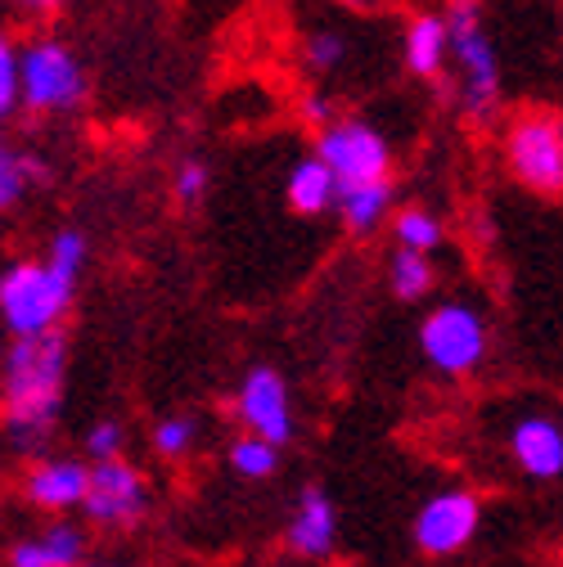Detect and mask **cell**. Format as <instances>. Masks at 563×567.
Here are the masks:
<instances>
[{"label": "cell", "mask_w": 563, "mask_h": 567, "mask_svg": "<svg viewBox=\"0 0 563 567\" xmlns=\"http://www.w3.org/2000/svg\"><path fill=\"white\" fill-rule=\"evenodd\" d=\"M478 518H482V509H478V501H473L469 491H442V495H433V501L419 509V518H414V545H419V554H429V558L460 554L473 540Z\"/></svg>", "instance_id": "8"}, {"label": "cell", "mask_w": 563, "mask_h": 567, "mask_svg": "<svg viewBox=\"0 0 563 567\" xmlns=\"http://www.w3.org/2000/svg\"><path fill=\"white\" fill-rule=\"evenodd\" d=\"M451 54V23L438 14H419L406 32V63L419 78H438Z\"/></svg>", "instance_id": "15"}, {"label": "cell", "mask_w": 563, "mask_h": 567, "mask_svg": "<svg viewBox=\"0 0 563 567\" xmlns=\"http://www.w3.org/2000/svg\"><path fill=\"white\" fill-rule=\"evenodd\" d=\"M23 185H28L23 163H19L14 150H6V154H0V207H14L19 194H23Z\"/></svg>", "instance_id": "24"}, {"label": "cell", "mask_w": 563, "mask_h": 567, "mask_svg": "<svg viewBox=\"0 0 563 567\" xmlns=\"http://www.w3.org/2000/svg\"><path fill=\"white\" fill-rule=\"evenodd\" d=\"M63 396V338L54 329L41 333H14V347L6 357V414L10 429L28 442L45 437L59 419Z\"/></svg>", "instance_id": "2"}, {"label": "cell", "mask_w": 563, "mask_h": 567, "mask_svg": "<svg viewBox=\"0 0 563 567\" xmlns=\"http://www.w3.org/2000/svg\"><path fill=\"white\" fill-rule=\"evenodd\" d=\"M86 446H91V455H95V460H113V455H117V446H122V429L104 419V423H95V429H91Z\"/></svg>", "instance_id": "26"}, {"label": "cell", "mask_w": 563, "mask_h": 567, "mask_svg": "<svg viewBox=\"0 0 563 567\" xmlns=\"http://www.w3.org/2000/svg\"><path fill=\"white\" fill-rule=\"evenodd\" d=\"M289 549L303 554V558H325L334 549V536H338V518H334V505L320 486H303L298 495V509H294V523H289Z\"/></svg>", "instance_id": "13"}, {"label": "cell", "mask_w": 563, "mask_h": 567, "mask_svg": "<svg viewBox=\"0 0 563 567\" xmlns=\"http://www.w3.org/2000/svg\"><path fill=\"white\" fill-rule=\"evenodd\" d=\"M19 91H23V54L6 41L0 45V113H14Z\"/></svg>", "instance_id": "22"}, {"label": "cell", "mask_w": 563, "mask_h": 567, "mask_svg": "<svg viewBox=\"0 0 563 567\" xmlns=\"http://www.w3.org/2000/svg\"><path fill=\"white\" fill-rule=\"evenodd\" d=\"M303 59H307L311 73H334V68L347 59V41L338 32H311L303 41Z\"/></svg>", "instance_id": "21"}, {"label": "cell", "mask_w": 563, "mask_h": 567, "mask_svg": "<svg viewBox=\"0 0 563 567\" xmlns=\"http://www.w3.org/2000/svg\"><path fill=\"white\" fill-rule=\"evenodd\" d=\"M429 289H433V261H429V252L401 248L392 257V293L401 302H414V298H424Z\"/></svg>", "instance_id": "18"}, {"label": "cell", "mask_w": 563, "mask_h": 567, "mask_svg": "<svg viewBox=\"0 0 563 567\" xmlns=\"http://www.w3.org/2000/svg\"><path fill=\"white\" fill-rule=\"evenodd\" d=\"M320 158L334 167L338 185H361V181H383L388 176V140L357 122V117H347V122H329L320 131Z\"/></svg>", "instance_id": "7"}, {"label": "cell", "mask_w": 563, "mask_h": 567, "mask_svg": "<svg viewBox=\"0 0 563 567\" xmlns=\"http://www.w3.org/2000/svg\"><path fill=\"white\" fill-rule=\"evenodd\" d=\"M510 451L528 477H536V482L563 477V429L554 419H541V414L519 419L510 433Z\"/></svg>", "instance_id": "11"}, {"label": "cell", "mask_w": 563, "mask_h": 567, "mask_svg": "<svg viewBox=\"0 0 563 567\" xmlns=\"http://www.w3.org/2000/svg\"><path fill=\"white\" fill-rule=\"evenodd\" d=\"M86 95V78L59 41H37L23 50V100L28 109L54 113V109H78Z\"/></svg>", "instance_id": "6"}, {"label": "cell", "mask_w": 563, "mask_h": 567, "mask_svg": "<svg viewBox=\"0 0 563 567\" xmlns=\"http://www.w3.org/2000/svg\"><path fill=\"white\" fill-rule=\"evenodd\" d=\"M388 203H392L388 176H383V181H361V185H342V189H338V212H342L347 230H357V235H370V230L383 221Z\"/></svg>", "instance_id": "17"}, {"label": "cell", "mask_w": 563, "mask_h": 567, "mask_svg": "<svg viewBox=\"0 0 563 567\" xmlns=\"http://www.w3.org/2000/svg\"><path fill=\"white\" fill-rule=\"evenodd\" d=\"M419 347H424V357L433 370L442 374H469L482 351H487V329H482V316L460 307V302H447L438 307L424 329H419Z\"/></svg>", "instance_id": "5"}, {"label": "cell", "mask_w": 563, "mask_h": 567, "mask_svg": "<svg viewBox=\"0 0 563 567\" xmlns=\"http://www.w3.org/2000/svg\"><path fill=\"white\" fill-rule=\"evenodd\" d=\"M19 6H23L28 14H54V10L63 6V0H19Z\"/></svg>", "instance_id": "29"}, {"label": "cell", "mask_w": 563, "mask_h": 567, "mask_svg": "<svg viewBox=\"0 0 563 567\" xmlns=\"http://www.w3.org/2000/svg\"><path fill=\"white\" fill-rule=\"evenodd\" d=\"M82 554H86L82 532L68 527V523H59V527H50L41 540H19V545L10 549V563H14V567H68V563H82Z\"/></svg>", "instance_id": "16"}, {"label": "cell", "mask_w": 563, "mask_h": 567, "mask_svg": "<svg viewBox=\"0 0 563 567\" xmlns=\"http://www.w3.org/2000/svg\"><path fill=\"white\" fill-rule=\"evenodd\" d=\"M275 446H279V442H270V437H262V433L239 437V442L231 446V468H235L239 477H270V473H275Z\"/></svg>", "instance_id": "20"}, {"label": "cell", "mask_w": 563, "mask_h": 567, "mask_svg": "<svg viewBox=\"0 0 563 567\" xmlns=\"http://www.w3.org/2000/svg\"><path fill=\"white\" fill-rule=\"evenodd\" d=\"M397 244H401V248H419V252H433V248L442 244L438 217H433V212H424V207L397 212Z\"/></svg>", "instance_id": "19"}, {"label": "cell", "mask_w": 563, "mask_h": 567, "mask_svg": "<svg viewBox=\"0 0 563 567\" xmlns=\"http://www.w3.org/2000/svg\"><path fill=\"white\" fill-rule=\"evenodd\" d=\"M303 117L316 122V126H329V100L325 95H307L303 100Z\"/></svg>", "instance_id": "28"}, {"label": "cell", "mask_w": 563, "mask_h": 567, "mask_svg": "<svg viewBox=\"0 0 563 567\" xmlns=\"http://www.w3.org/2000/svg\"><path fill=\"white\" fill-rule=\"evenodd\" d=\"M23 491L37 509H73V505H86L91 468H82L78 460H50L28 473Z\"/></svg>", "instance_id": "12"}, {"label": "cell", "mask_w": 563, "mask_h": 567, "mask_svg": "<svg viewBox=\"0 0 563 567\" xmlns=\"http://www.w3.org/2000/svg\"><path fill=\"white\" fill-rule=\"evenodd\" d=\"M338 176H334V167L316 154V158H303L294 172H289V185H285V198H289V207L298 212V217H320L325 207H334L338 203Z\"/></svg>", "instance_id": "14"}, {"label": "cell", "mask_w": 563, "mask_h": 567, "mask_svg": "<svg viewBox=\"0 0 563 567\" xmlns=\"http://www.w3.org/2000/svg\"><path fill=\"white\" fill-rule=\"evenodd\" d=\"M19 163H23V176H28V185H50V167H45V158H37V154H19Z\"/></svg>", "instance_id": "27"}, {"label": "cell", "mask_w": 563, "mask_h": 567, "mask_svg": "<svg viewBox=\"0 0 563 567\" xmlns=\"http://www.w3.org/2000/svg\"><path fill=\"white\" fill-rule=\"evenodd\" d=\"M342 6H366V0H342Z\"/></svg>", "instance_id": "30"}, {"label": "cell", "mask_w": 563, "mask_h": 567, "mask_svg": "<svg viewBox=\"0 0 563 567\" xmlns=\"http://www.w3.org/2000/svg\"><path fill=\"white\" fill-rule=\"evenodd\" d=\"M86 261V239L78 230H59L50 244V261H14L0 275V311L10 333H41L73 302V284Z\"/></svg>", "instance_id": "1"}, {"label": "cell", "mask_w": 563, "mask_h": 567, "mask_svg": "<svg viewBox=\"0 0 563 567\" xmlns=\"http://www.w3.org/2000/svg\"><path fill=\"white\" fill-rule=\"evenodd\" d=\"M505 154L519 176V185L563 198V117L550 109H528L514 117L505 135Z\"/></svg>", "instance_id": "3"}, {"label": "cell", "mask_w": 563, "mask_h": 567, "mask_svg": "<svg viewBox=\"0 0 563 567\" xmlns=\"http://www.w3.org/2000/svg\"><path fill=\"white\" fill-rule=\"evenodd\" d=\"M145 509V482L131 464H122L117 455L113 460H100L91 468V491H86V514L104 527H126L140 518Z\"/></svg>", "instance_id": "9"}, {"label": "cell", "mask_w": 563, "mask_h": 567, "mask_svg": "<svg viewBox=\"0 0 563 567\" xmlns=\"http://www.w3.org/2000/svg\"><path fill=\"white\" fill-rule=\"evenodd\" d=\"M154 446H158L163 460L190 455V446H194V423H190V419H163L158 433H154Z\"/></svg>", "instance_id": "23"}, {"label": "cell", "mask_w": 563, "mask_h": 567, "mask_svg": "<svg viewBox=\"0 0 563 567\" xmlns=\"http://www.w3.org/2000/svg\"><path fill=\"white\" fill-rule=\"evenodd\" d=\"M239 419L248 423L253 433L270 437L285 446L294 437V410H289V388L270 365H257L244 374L239 383Z\"/></svg>", "instance_id": "10"}, {"label": "cell", "mask_w": 563, "mask_h": 567, "mask_svg": "<svg viewBox=\"0 0 563 567\" xmlns=\"http://www.w3.org/2000/svg\"><path fill=\"white\" fill-rule=\"evenodd\" d=\"M451 54L460 63V91H464V109L473 117H487L497 109L501 95V68H497V50L487 41L478 0H451Z\"/></svg>", "instance_id": "4"}, {"label": "cell", "mask_w": 563, "mask_h": 567, "mask_svg": "<svg viewBox=\"0 0 563 567\" xmlns=\"http://www.w3.org/2000/svg\"><path fill=\"white\" fill-rule=\"evenodd\" d=\"M172 189H176V198L185 203V207H194L203 194H207V167L203 163H181V172H176V181H172Z\"/></svg>", "instance_id": "25"}]
</instances>
